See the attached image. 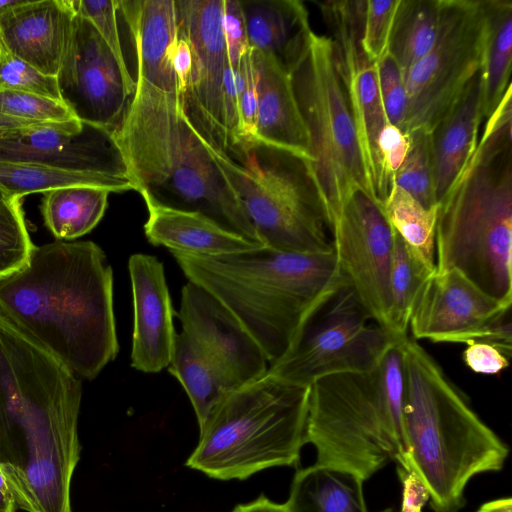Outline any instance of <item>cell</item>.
Here are the masks:
<instances>
[{
	"instance_id": "cell-1",
	"label": "cell",
	"mask_w": 512,
	"mask_h": 512,
	"mask_svg": "<svg viewBox=\"0 0 512 512\" xmlns=\"http://www.w3.org/2000/svg\"><path fill=\"white\" fill-rule=\"evenodd\" d=\"M81 380L0 312V468L19 509L72 512Z\"/></svg>"
},
{
	"instance_id": "cell-2",
	"label": "cell",
	"mask_w": 512,
	"mask_h": 512,
	"mask_svg": "<svg viewBox=\"0 0 512 512\" xmlns=\"http://www.w3.org/2000/svg\"><path fill=\"white\" fill-rule=\"evenodd\" d=\"M0 312L80 379H94L118 354L112 268L92 241L34 246L0 277Z\"/></svg>"
},
{
	"instance_id": "cell-3",
	"label": "cell",
	"mask_w": 512,
	"mask_h": 512,
	"mask_svg": "<svg viewBox=\"0 0 512 512\" xmlns=\"http://www.w3.org/2000/svg\"><path fill=\"white\" fill-rule=\"evenodd\" d=\"M509 88L477 146L438 202L436 273L455 269L512 304V108Z\"/></svg>"
},
{
	"instance_id": "cell-4",
	"label": "cell",
	"mask_w": 512,
	"mask_h": 512,
	"mask_svg": "<svg viewBox=\"0 0 512 512\" xmlns=\"http://www.w3.org/2000/svg\"><path fill=\"white\" fill-rule=\"evenodd\" d=\"M171 254L188 281L236 316L269 366L287 351L308 316L349 283L333 250L300 253L259 246L219 256Z\"/></svg>"
},
{
	"instance_id": "cell-5",
	"label": "cell",
	"mask_w": 512,
	"mask_h": 512,
	"mask_svg": "<svg viewBox=\"0 0 512 512\" xmlns=\"http://www.w3.org/2000/svg\"><path fill=\"white\" fill-rule=\"evenodd\" d=\"M402 348L409 470L426 485L434 512H459L469 481L500 471L509 448L417 340L407 336Z\"/></svg>"
},
{
	"instance_id": "cell-6",
	"label": "cell",
	"mask_w": 512,
	"mask_h": 512,
	"mask_svg": "<svg viewBox=\"0 0 512 512\" xmlns=\"http://www.w3.org/2000/svg\"><path fill=\"white\" fill-rule=\"evenodd\" d=\"M136 57V87L113 132L138 192L167 181L195 132L185 116L173 68L178 39L175 0H118Z\"/></svg>"
},
{
	"instance_id": "cell-7",
	"label": "cell",
	"mask_w": 512,
	"mask_h": 512,
	"mask_svg": "<svg viewBox=\"0 0 512 512\" xmlns=\"http://www.w3.org/2000/svg\"><path fill=\"white\" fill-rule=\"evenodd\" d=\"M403 339L370 372L332 375L310 385L306 443L316 449L315 463L349 470L364 481L392 461L409 470Z\"/></svg>"
},
{
	"instance_id": "cell-8",
	"label": "cell",
	"mask_w": 512,
	"mask_h": 512,
	"mask_svg": "<svg viewBox=\"0 0 512 512\" xmlns=\"http://www.w3.org/2000/svg\"><path fill=\"white\" fill-rule=\"evenodd\" d=\"M310 387L269 374L231 390L200 430L186 466L219 480H244L294 466L306 444Z\"/></svg>"
},
{
	"instance_id": "cell-9",
	"label": "cell",
	"mask_w": 512,
	"mask_h": 512,
	"mask_svg": "<svg viewBox=\"0 0 512 512\" xmlns=\"http://www.w3.org/2000/svg\"><path fill=\"white\" fill-rule=\"evenodd\" d=\"M203 143L263 246L300 253L333 250L325 207L304 159L259 143L242 144L230 157Z\"/></svg>"
},
{
	"instance_id": "cell-10",
	"label": "cell",
	"mask_w": 512,
	"mask_h": 512,
	"mask_svg": "<svg viewBox=\"0 0 512 512\" xmlns=\"http://www.w3.org/2000/svg\"><path fill=\"white\" fill-rule=\"evenodd\" d=\"M284 65L308 132L306 164L331 228L356 190L374 199L331 38L311 29Z\"/></svg>"
},
{
	"instance_id": "cell-11",
	"label": "cell",
	"mask_w": 512,
	"mask_h": 512,
	"mask_svg": "<svg viewBox=\"0 0 512 512\" xmlns=\"http://www.w3.org/2000/svg\"><path fill=\"white\" fill-rule=\"evenodd\" d=\"M396 340L373 321L355 290L345 283L308 316L267 374L310 387L332 375L367 373Z\"/></svg>"
},
{
	"instance_id": "cell-12",
	"label": "cell",
	"mask_w": 512,
	"mask_h": 512,
	"mask_svg": "<svg viewBox=\"0 0 512 512\" xmlns=\"http://www.w3.org/2000/svg\"><path fill=\"white\" fill-rule=\"evenodd\" d=\"M486 35L485 0H441L437 37L404 74L407 109L402 131H432L480 71Z\"/></svg>"
},
{
	"instance_id": "cell-13",
	"label": "cell",
	"mask_w": 512,
	"mask_h": 512,
	"mask_svg": "<svg viewBox=\"0 0 512 512\" xmlns=\"http://www.w3.org/2000/svg\"><path fill=\"white\" fill-rule=\"evenodd\" d=\"M175 6L178 34L192 55L182 95L185 116L206 144L229 155L239 119L223 28L224 0H175Z\"/></svg>"
},
{
	"instance_id": "cell-14",
	"label": "cell",
	"mask_w": 512,
	"mask_h": 512,
	"mask_svg": "<svg viewBox=\"0 0 512 512\" xmlns=\"http://www.w3.org/2000/svg\"><path fill=\"white\" fill-rule=\"evenodd\" d=\"M409 330L415 340L487 343L512 353L511 305L484 293L455 269L434 273L414 305Z\"/></svg>"
},
{
	"instance_id": "cell-15",
	"label": "cell",
	"mask_w": 512,
	"mask_h": 512,
	"mask_svg": "<svg viewBox=\"0 0 512 512\" xmlns=\"http://www.w3.org/2000/svg\"><path fill=\"white\" fill-rule=\"evenodd\" d=\"M56 77L63 102L82 123L112 132L136 87L93 24L78 13Z\"/></svg>"
},
{
	"instance_id": "cell-16",
	"label": "cell",
	"mask_w": 512,
	"mask_h": 512,
	"mask_svg": "<svg viewBox=\"0 0 512 512\" xmlns=\"http://www.w3.org/2000/svg\"><path fill=\"white\" fill-rule=\"evenodd\" d=\"M330 235L341 271L373 321L386 330L394 232L382 207L364 190H356Z\"/></svg>"
},
{
	"instance_id": "cell-17",
	"label": "cell",
	"mask_w": 512,
	"mask_h": 512,
	"mask_svg": "<svg viewBox=\"0 0 512 512\" xmlns=\"http://www.w3.org/2000/svg\"><path fill=\"white\" fill-rule=\"evenodd\" d=\"M0 160L134 179L114 133L78 119L0 130Z\"/></svg>"
},
{
	"instance_id": "cell-18",
	"label": "cell",
	"mask_w": 512,
	"mask_h": 512,
	"mask_svg": "<svg viewBox=\"0 0 512 512\" xmlns=\"http://www.w3.org/2000/svg\"><path fill=\"white\" fill-rule=\"evenodd\" d=\"M178 318L184 332L215 364L231 390L263 377L267 357L236 316L214 295L188 281Z\"/></svg>"
},
{
	"instance_id": "cell-19",
	"label": "cell",
	"mask_w": 512,
	"mask_h": 512,
	"mask_svg": "<svg viewBox=\"0 0 512 512\" xmlns=\"http://www.w3.org/2000/svg\"><path fill=\"white\" fill-rule=\"evenodd\" d=\"M140 194L165 207L200 213L225 230L262 245L241 201L197 133L167 181Z\"/></svg>"
},
{
	"instance_id": "cell-20",
	"label": "cell",
	"mask_w": 512,
	"mask_h": 512,
	"mask_svg": "<svg viewBox=\"0 0 512 512\" xmlns=\"http://www.w3.org/2000/svg\"><path fill=\"white\" fill-rule=\"evenodd\" d=\"M128 269L134 307L131 366L157 373L169 366L177 334L164 267L155 256L137 253Z\"/></svg>"
},
{
	"instance_id": "cell-21",
	"label": "cell",
	"mask_w": 512,
	"mask_h": 512,
	"mask_svg": "<svg viewBox=\"0 0 512 512\" xmlns=\"http://www.w3.org/2000/svg\"><path fill=\"white\" fill-rule=\"evenodd\" d=\"M76 13L74 0H20L0 15V42L42 74L56 77Z\"/></svg>"
},
{
	"instance_id": "cell-22",
	"label": "cell",
	"mask_w": 512,
	"mask_h": 512,
	"mask_svg": "<svg viewBox=\"0 0 512 512\" xmlns=\"http://www.w3.org/2000/svg\"><path fill=\"white\" fill-rule=\"evenodd\" d=\"M257 93L254 143L289 152L307 162L308 132L290 74L273 54L251 48Z\"/></svg>"
},
{
	"instance_id": "cell-23",
	"label": "cell",
	"mask_w": 512,
	"mask_h": 512,
	"mask_svg": "<svg viewBox=\"0 0 512 512\" xmlns=\"http://www.w3.org/2000/svg\"><path fill=\"white\" fill-rule=\"evenodd\" d=\"M482 123L479 71L457 102L431 131L433 181L437 203L474 152Z\"/></svg>"
},
{
	"instance_id": "cell-24",
	"label": "cell",
	"mask_w": 512,
	"mask_h": 512,
	"mask_svg": "<svg viewBox=\"0 0 512 512\" xmlns=\"http://www.w3.org/2000/svg\"><path fill=\"white\" fill-rule=\"evenodd\" d=\"M148 218L144 225L148 241L170 252L199 256H219L259 246L231 233L206 216L172 209L144 199Z\"/></svg>"
},
{
	"instance_id": "cell-25",
	"label": "cell",
	"mask_w": 512,
	"mask_h": 512,
	"mask_svg": "<svg viewBox=\"0 0 512 512\" xmlns=\"http://www.w3.org/2000/svg\"><path fill=\"white\" fill-rule=\"evenodd\" d=\"M338 68L345 84L369 188L381 206L386 194L378 142L388 120L379 93L376 64L364 58L338 65Z\"/></svg>"
},
{
	"instance_id": "cell-26",
	"label": "cell",
	"mask_w": 512,
	"mask_h": 512,
	"mask_svg": "<svg viewBox=\"0 0 512 512\" xmlns=\"http://www.w3.org/2000/svg\"><path fill=\"white\" fill-rule=\"evenodd\" d=\"M363 483L349 470L315 463L295 473L286 505L289 512H368Z\"/></svg>"
},
{
	"instance_id": "cell-27",
	"label": "cell",
	"mask_w": 512,
	"mask_h": 512,
	"mask_svg": "<svg viewBox=\"0 0 512 512\" xmlns=\"http://www.w3.org/2000/svg\"><path fill=\"white\" fill-rule=\"evenodd\" d=\"M250 48L273 54L283 64L312 29L298 0H240Z\"/></svg>"
},
{
	"instance_id": "cell-28",
	"label": "cell",
	"mask_w": 512,
	"mask_h": 512,
	"mask_svg": "<svg viewBox=\"0 0 512 512\" xmlns=\"http://www.w3.org/2000/svg\"><path fill=\"white\" fill-rule=\"evenodd\" d=\"M486 35L480 69L483 122L511 87L512 2L485 0Z\"/></svg>"
},
{
	"instance_id": "cell-29",
	"label": "cell",
	"mask_w": 512,
	"mask_h": 512,
	"mask_svg": "<svg viewBox=\"0 0 512 512\" xmlns=\"http://www.w3.org/2000/svg\"><path fill=\"white\" fill-rule=\"evenodd\" d=\"M168 367L186 391L201 430L231 389L215 364L184 332L176 334Z\"/></svg>"
},
{
	"instance_id": "cell-30",
	"label": "cell",
	"mask_w": 512,
	"mask_h": 512,
	"mask_svg": "<svg viewBox=\"0 0 512 512\" xmlns=\"http://www.w3.org/2000/svg\"><path fill=\"white\" fill-rule=\"evenodd\" d=\"M109 190L71 185L43 193L41 211L45 225L57 240H73L90 232L103 217Z\"/></svg>"
},
{
	"instance_id": "cell-31",
	"label": "cell",
	"mask_w": 512,
	"mask_h": 512,
	"mask_svg": "<svg viewBox=\"0 0 512 512\" xmlns=\"http://www.w3.org/2000/svg\"><path fill=\"white\" fill-rule=\"evenodd\" d=\"M440 13L441 0H399L387 53L403 76L433 46Z\"/></svg>"
},
{
	"instance_id": "cell-32",
	"label": "cell",
	"mask_w": 512,
	"mask_h": 512,
	"mask_svg": "<svg viewBox=\"0 0 512 512\" xmlns=\"http://www.w3.org/2000/svg\"><path fill=\"white\" fill-rule=\"evenodd\" d=\"M394 232L389 277V308L386 330L394 338L408 336L409 322L425 282L435 273Z\"/></svg>"
},
{
	"instance_id": "cell-33",
	"label": "cell",
	"mask_w": 512,
	"mask_h": 512,
	"mask_svg": "<svg viewBox=\"0 0 512 512\" xmlns=\"http://www.w3.org/2000/svg\"><path fill=\"white\" fill-rule=\"evenodd\" d=\"M439 204L423 206L404 189L393 183L382 204L391 228L421 260L436 272L435 233Z\"/></svg>"
},
{
	"instance_id": "cell-34",
	"label": "cell",
	"mask_w": 512,
	"mask_h": 512,
	"mask_svg": "<svg viewBox=\"0 0 512 512\" xmlns=\"http://www.w3.org/2000/svg\"><path fill=\"white\" fill-rule=\"evenodd\" d=\"M71 185L97 186L116 193L138 190L137 183L132 178L68 172L0 160V186L22 196Z\"/></svg>"
},
{
	"instance_id": "cell-35",
	"label": "cell",
	"mask_w": 512,
	"mask_h": 512,
	"mask_svg": "<svg viewBox=\"0 0 512 512\" xmlns=\"http://www.w3.org/2000/svg\"><path fill=\"white\" fill-rule=\"evenodd\" d=\"M23 197L0 186V277L20 268L35 246L25 222Z\"/></svg>"
},
{
	"instance_id": "cell-36",
	"label": "cell",
	"mask_w": 512,
	"mask_h": 512,
	"mask_svg": "<svg viewBox=\"0 0 512 512\" xmlns=\"http://www.w3.org/2000/svg\"><path fill=\"white\" fill-rule=\"evenodd\" d=\"M410 146L393 183L408 192L423 206L430 208L437 203L434 191L431 155V132L422 128L412 130Z\"/></svg>"
},
{
	"instance_id": "cell-37",
	"label": "cell",
	"mask_w": 512,
	"mask_h": 512,
	"mask_svg": "<svg viewBox=\"0 0 512 512\" xmlns=\"http://www.w3.org/2000/svg\"><path fill=\"white\" fill-rule=\"evenodd\" d=\"M0 114L37 123L78 119L63 101L12 90H0Z\"/></svg>"
},
{
	"instance_id": "cell-38",
	"label": "cell",
	"mask_w": 512,
	"mask_h": 512,
	"mask_svg": "<svg viewBox=\"0 0 512 512\" xmlns=\"http://www.w3.org/2000/svg\"><path fill=\"white\" fill-rule=\"evenodd\" d=\"M0 90L23 91L63 101L57 77L42 74L0 42Z\"/></svg>"
},
{
	"instance_id": "cell-39",
	"label": "cell",
	"mask_w": 512,
	"mask_h": 512,
	"mask_svg": "<svg viewBox=\"0 0 512 512\" xmlns=\"http://www.w3.org/2000/svg\"><path fill=\"white\" fill-rule=\"evenodd\" d=\"M399 0H366L361 47L366 58L376 63L388 52V44Z\"/></svg>"
},
{
	"instance_id": "cell-40",
	"label": "cell",
	"mask_w": 512,
	"mask_h": 512,
	"mask_svg": "<svg viewBox=\"0 0 512 512\" xmlns=\"http://www.w3.org/2000/svg\"><path fill=\"white\" fill-rule=\"evenodd\" d=\"M232 73L235 81L239 119L238 146L254 143L257 116V93L251 48L243 54L238 67Z\"/></svg>"
},
{
	"instance_id": "cell-41",
	"label": "cell",
	"mask_w": 512,
	"mask_h": 512,
	"mask_svg": "<svg viewBox=\"0 0 512 512\" xmlns=\"http://www.w3.org/2000/svg\"><path fill=\"white\" fill-rule=\"evenodd\" d=\"M74 5L76 12L93 24L120 66L130 72L121 44L118 0H74Z\"/></svg>"
},
{
	"instance_id": "cell-42",
	"label": "cell",
	"mask_w": 512,
	"mask_h": 512,
	"mask_svg": "<svg viewBox=\"0 0 512 512\" xmlns=\"http://www.w3.org/2000/svg\"><path fill=\"white\" fill-rule=\"evenodd\" d=\"M375 64L386 118L389 123L402 130L407 109V93L402 71L388 53Z\"/></svg>"
},
{
	"instance_id": "cell-43",
	"label": "cell",
	"mask_w": 512,
	"mask_h": 512,
	"mask_svg": "<svg viewBox=\"0 0 512 512\" xmlns=\"http://www.w3.org/2000/svg\"><path fill=\"white\" fill-rule=\"evenodd\" d=\"M409 146V135L399 127L387 122L378 142L383 188L386 197L393 184L394 175L406 158Z\"/></svg>"
},
{
	"instance_id": "cell-44",
	"label": "cell",
	"mask_w": 512,
	"mask_h": 512,
	"mask_svg": "<svg viewBox=\"0 0 512 512\" xmlns=\"http://www.w3.org/2000/svg\"><path fill=\"white\" fill-rule=\"evenodd\" d=\"M223 28L232 72L250 49L240 0H224Z\"/></svg>"
},
{
	"instance_id": "cell-45",
	"label": "cell",
	"mask_w": 512,
	"mask_h": 512,
	"mask_svg": "<svg viewBox=\"0 0 512 512\" xmlns=\"http://www.w3.org/2000/svg\"><path fill=\"white\" fill-rule=\"evenodd\" d=\"M463 361L475 373L498 374L509 366V358L487 343H471L463 352Z\"/></svg>"
},
{
	"instance_id": "cell-46",
	"label": "cell",
	"mask_w": 512,
	"mask_h": 512,
	"mask_svg": "<svg viewBox=\"0 0 512 512\" xmlns=\"http://www.w3.org/2000/svg\"><path fill=\"white\" fill-rule=\"evenodd\" d=\"M397 473L402 482V503L399 512H422L430 495L426 485L412 470L397 466Z\"/></svg>"
},
{
	"instance_id": "cell-47",
	"label": "cell",
	"mask_w": 512,
	"mask_h": 512,
	"mask_svg": "<svg viewBox=\"0 0 512 512\" xmlns=\"http://www.w3.org/2000/svg\"><path fill=\"white\" fill-rule=\"evenodd\" d=\"M173 68L183 95L192 69V55L187 41L179 34L173 52Z\"/></svg>"
},
{
	"instance_id": "cell-48",
	"label": "cell",
	"mask_w": 512,
	"mask_h": 512,
	"mask_svg": "<svg viewBox=\"0 0 512 512\" xmlns=\"http://www.w3.org/2000/svg\"><path fill=\"white\" fill-rule=\"evenodd\" d=\"M231 512H289L286 503H276L261 495L252 502L237 505Z\"/></svg>"
},
{
	"instance_id": "cell-49",
	"label": "cell",
	"mask_w": 512,
	"mask_h": 512,
	"mask_svg": "<svg viewBox=\"0 0 512 512\" xmlns=\"http://www.w3.org/2000/svg\"><path fill=\"white\" fill-rule=\"evenodd\" d=\"M18 506L0 468V512H16Z\"/></svg>"
},
{
	"instance_id": "cell-50",
	"label": "cell",
	"mask_w": 512,
	"mask_h": 512,
	"mask_svg": "<svg viewBox=\"0 0 512 512\" xmlns=\"http://www.w3.org/2000/svg\"><path fill=\"white\" fill-rule=\"evenodd\" d=\"M476 512H512V499L507 497L486 502Z\"/></svg>"
},
{
	"instance_id": "cell-51",
	"label": "cell",
	"mask_w": 512,
	"mask_h": 512,
	"mask_svg": "<svg viewBox=\"0 0 512 512\" xmlns=\"http://www.w3.org/2000/svg\"><path fill=\"white\" fill-rule=\"evenodd\" d=\"M35 124L40 123L27 121L19 118H12L0 114V130L27 127Z\"/></svg>"
},
{
	"instance_id": "cell-52",
	"label": "cell",
	"mask_w": 512,
	"mask_h": 512,
	"mask_svg": "<svg viewBox=\"0 0 512 512\" xmlns=\"http://www.w3.org/2000/svg\"><path fill=\"white\" fill-rule=\"evenodd\" d=\"M19 2L20 0H0V15Z\"/></svg>"
},
{
	"instance_id": "cell-53",
	"label": "cell",
	"mask_w": 512,
	"mask_h": 512,
	"mask_svg": "<svg viewBox=\"0 0 512 512\" xmlns=\"http://www.w3.org/2000/svg\"><path fill=\"white\" fill-rule=\"evenodd\" d=\"M382 512H394V511H392V510H390V509H387V510H384V511H382Z\"/></svg>"
}]
</instances>
